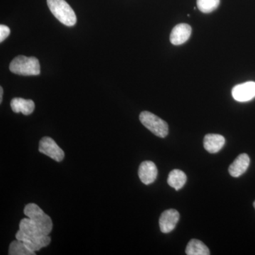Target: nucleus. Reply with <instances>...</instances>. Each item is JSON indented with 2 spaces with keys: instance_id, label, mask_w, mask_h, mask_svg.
I'll use <instances>...</instances> for the list:
<instances>
[{
  "instance_id": "nucleus-4",
  "label": "nucleus",
  "mask_w": 255,
  "mask_h": 255,
  "mask_svg": "<svg viewBox=\"0 0 255 255\" xmlns=\"http://www.w3.org/2000/svg\"><path fill=\"white\" fill-rule=\"evenodd\" d=\"M23 213L26 217L29 218L33 221L43 234H50L53 229V222L50 216L45 214L39 206L33 203L28 204L25 206Z\"/></svg>"
},
{
  "instance_id": "nucleus-10",
  "label": "nucleus",
  "mask_w": 255,
  "mask_h": 255,
  "mask_svg": "<svg viewBox=\"0 0 255 255\" xmlns=\"http://www.w3.org/2000/svg\"><path fill=\"white\" fill-rule=\"evenodd\" d=\"M191 27L187 23H179L174 26L170 34L171 43L175 46L182 45L187 42L191 35Z\"/></svg>"
},
{
  "instance_id": "nucleus-12",
  "label": "nucleus",
  "mask_w": 255,
  "mask_h": 255,
  "mask_svg": "<svg viewBox=\"0 0 255 255\" xmlns=\"http://www.w3.org/2000/svg\"><path fill=\"white\" fill-rule=\"evenodd\" d=\"M226 139L219 134H207L204 139V146L210 153H216L223 148Z\"/></svg>"
},
{
  "instance_id": "nucleus-9",
  "label": "nucleus",
  "mask_w": 255,
  "mask_h": 255,
  "mask_svg": "<svg viewBox=\"0 0 255 255\" xmlns=\"http://www.w3.org/2000/svg\"><path fill=\"white\" fill-rule=\"evenodd\" d=\"M138 176L144 184H152L157 177V169L155 164L151 161H144L138 169Z\"/></svg>"
},
{
  "instance_id": "nucleus-13",
  "label": "nucleus",
  "mask_w": 255,
  "mask_h": 255,
  "mask_svg": "<svg viewBox=\"0 0 255 255\" xmlns=\"http://www.w3.org/2000/svg\"><path fill=\"white\" fill-rule=\"evenodd\" d=\"M11 110L14 113H22L23 115H30L35 109V104L31 100H24L22 98H14L11 101Z\"/></svg>"
},
{
  "instance_id": "nucleus-16",
  "label": "nucleus",
  "mask_w": 255,
  "mask_h": 255,
  "mask_svg": "<svg viewBox=\"0 0 255 255\" xmlns=\"http://www.w3.org/2000/svg\"><path fill=\"white\" fill-rule=\"evenodd\" d=\"M9 255H35L36 253L28 250L26 245L23 241H12L10 244L9 248Z\"/></svg>"
},
{
  "instance_id": "nucleus-5",
  "label": "nucleus",
  "mask_w": 255,
  "mask_h": 255,
  "mask_svg": "<svg viewBox=\"0 0 255 255\" xmlns=\"http://www.w3.org/2000/svg\"><path fill=\"white\" fill-rule=\"evenodd\" d=\"M139 119L142 125L157 137L163 138L168 135V124L155 114L145 111L140 113Z\"/></svg>"
},
{
  "instance_id": "nucleus-17",
  "label": "nucleus",
  "mask_w": 255,
  "mask_h": 255,
  "mask_svg": "<svg viewBox=\"0 0 255 255\" xmlns=\"http://www.w3.org/2000/svg\"><path fill=\"white\" fill-rule=\"evenodd\" d=\"M220 2V0H197V7L201 12L207 14L217 9Z\"/></svg>"
},
{
  "instance_id": "nucleus-3",
  "label": "nucleus",
  "mask_w": 255,
  "mask_h": 255,
  "mask_svg": "<svg viewBox=\"0 0 255 255\" xmlns=\"http://www.w3.org/2000/svg\"><path fill=\"white\" fill-rule=\"evenodd\" d=\"M47 4L55 18L67 26L77 23V16L71 6L65 0H47Z\"/></svg>"
},
{
  "instance_id": "nucleus-1",
  "label": "nucleus",
  "mask_w": 255,
  "mask_h": 255,
  "mask_svg": "<svg viewBox=\"0 0 255 255\" xmlns=\"http://www.w3.org/2000/svg\"><path fill=\"white\" fill-rule=\"evenodd\" d=\"M16 238L23 241L28 249L34 253L48 246L51 241L49 236L43 234L28 217L20 221L19 230L16 233Z\"/></svg>"
},
{
  "instance_id": "nucleus-7",
  "label": "nucleus",
  "mask_w": 255,
  "mask_h": 255,
  "mask_svg": "<svg viewBox=\"0 0 255 255\" xmlns=\"http://www.w3.org/2000/svg\"><path fill=\"white\" fill-rule=\"evenodd\" d=\"M232 95L235 100L240 102L251 101L255 97V82H247L233 87Z\"/></svg>"
},
{
  "instance_id": "nucleus-11",
  "label": "nucleus",
  "mask_w": 255,
  "mask_h": 255,
  "mask_svg": "<svg viewBox=\"0 0 255 255\" xmlns=\"http://www.w3.org/2000/svg\"><path fill=\"white\" fill-rule=\"evenodd\" d=\"M249 156L247 154H241L235 159L234 162L230 165L229 174L233 177H239L246 172L250 165Z\"/></svg>"
},
{
  "instance_id": "nucleus-18",
  "label": "nucleus",
  "mask_w": 255,
  "mask_h": 255,
  "mask_svg": "<svg viewBox=\"0 0 255 255\" xmlns=\"http://www.w3.org/2000/svg\"><path fill=\"white\" fill-rule=\"evenodd\" d=\"M10 28L5 25H0V42H3L9 36Z\"/></svg>"
},
{
  "instance_id": "nucleus-8",
  "label": "nucleus",
  "mask_w": 255,
  "mask_h": 255,
  "mask_svg": "<svg viewBox=\"0 0 255 255\" xmlns=\"http://www.w3.org/2000/svg\"><path fill=\"white\" fill-rule=\"evenodd\" d=\"M179 220V212L175 209H169L161 214L159 220L161 232L169 233L173 231Z\"/></svg>"
},
{
  "instance_id": "nucleus-2",
  "label": "nucleus",
  "mask_w": 255,
  "mask_h": 255,
  "mask_svg": "<svg viewBox=\"0 0 255 255\" xmlns=\"http://www.w3.org/2000/svg\"><path fill=\"white\" fill-rule=\"evenodd\" d=\"M11 73L23 76L38 75L41 73V67L38 60L35 57L18 55L9 65Z\"/></svg>"
},
{
  "instance_id": "nucleus-6",
  "label": "nucleus",
  "mask_w": 255,
  "mask_h": 255,
  "mask_svg": "<svg viewBox=\"0 0 255 255\" xmlns=\"http://www.w3.org/2000/svg\"><path fill=\"white\" fill-rule=\"evenodd\" d=\"M38 150L56 162H61L65 157V152L50 137H43L40 140Z\"/></svg>"
},
{
  "instance_id": "nucleus-14",
  "label": "nucleus",
  "mask_w": 255,
  "mask_h": 255,
  "mask_svg": "<svg viewBox=\"0 0 255 255\" xmlns=\"http://www.w3.org/2000/svg\"><path fill=\"white\" fill-rule=\"evenodd\" d=\"M186 182H187V175L180 169H174L171 171L167 178V183L169 185L177 191L182 189Z\"/></svg>"
},
{
  "instance_id": "nucleus-19",
  "label": "nucleus",
  "mask_w": 255,
  "mask_h": 255,
  "mask_svg": "<svg viewBox=\"0 0 255 255\" xmlns=\"http://www.w3.org/2000/svg\"><path fill=\"white\" fill-rule=\"evenodd\" d=\"M3 97V88L2 87H0V103L2 102Z\"/></svg>"
},
{
  "instance_id": "nucleus-15",
  "label": "nucleus",
  "mask_w": 255,
  "mask_h": 255,
  "mask_svg": "<svg viewBox=\"0 0 255 255\" xmlns=\"http://www.w3.org/2000/svg\"><path fill=\"white\" fill-rule=\"evenodd\" d=\"M187 255H209L210 251L208 247L199 240L193 239L188 243L186 248Z\"/></svg>"
},
{
  "instance_id": "nucleus-20",
  "label": "nucleus",
  "mask_w": 255,
  "mask_h": 255,
  "mask_svg": "<svg viewBox=\"0 0 255 255\" xmlns=\"http://www.w3.org/2000/svg\"><path fill=\"white\" fill-rule=\"evenodd\" d=\"M253 205H254V207H255V201L254 202V204H253Z\"/></svg>"
}]
</instances>
